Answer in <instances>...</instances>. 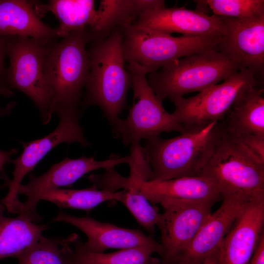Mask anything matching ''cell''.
Returning a JSON list of instances; mask_svg holds the SVG:
<instances>
[{"instance_id":"obj_21","label":"cell","mask_w":264,"mask_h":264,"mask_svg":"<svg viewBox=\"0 0 264 264\" xmlns=\"http://www.w3.org/2000/svg\"><path fill=\"white\" fill-rule=\"evenodd\" d=\"M264 85L252 87L237 99L222 120L226 134L234 138L264 136Z\"/></svg>"},{"instance_id":"obj_30","label":"cell","mask_w":264,"mask_h":264,"mask_svg":"<svg viewBox=\"0 0 264 264\" xmlns=\"http://www.w3.org/2000/svg\"><path fill=\"white\" fill-rule=\"evenodd\" d=\"M248 264H264V234Z\"/></svg>"},{"instance_id":"obj_10","label":"cell","mask_w":264,"mask_h":264,"mask_svg":"<svg viewBox=\"0 0 264 264\" xmlns=\"http://www.w3.org/2000/svg\"><path fill=\"white\" fill-rule=\"evenodd\" d=\"M55 113L60 119L56 129L43 138L28 142H22V154L9 162L14 165L13 178L5 179V185L9 191L6 196L0 200L8 211L14 210L21 202L18 198L17 188L24 177L52 149L63 143L78 142L83 146L89 145L79 123L81 116L79 108L61 109Z\"/></svg>"},{"instance_id":"obj_27","label":"cell","mask_w":264,"mask_h":264,"mask_svg":"<svg viewBox=\"0 0 264 264\" xmlns=\"http://www.w3.org/2000/svg\"><path fill=\"white\" fill-rule=\"evenodd\" d=\"M122 202L130 211L137 222L151 235L155 232L161 214L141 193V190L124 189Z\"/></svg>"},{"instance_id":"obj_3","label":"cell","mask_w":264,"mask_h":264,"mask_svg":"<svg viewBox=\"0 0 264 264\" xmlns=\"http://www.w3.org/2000/svg\"><path fill=\"white\" fill-rule=\"evenodd\" d=\"M89 42L85 29L48 44L44 70L53 96L50 119L58 110L78 108L90 69L87 49Z\"/></svg>"},{"instance_id":"obj_17","label":"cell","mask_w":264,"mask_h":264,"mask_svg":"<svg viewBox=\"0 0 264 264\" xmlns=\"http://www.w3.org/2000/svg\"><path fill=\"white\" fill-rule=\"evenodd\" d=\"M52 222H64L82 231L87 237L83 245L87 250L104 252L107 249H126L141 246H161L152 236L138 230L120 227L96 220L89 216L79 217L62 212L54 218Z\"/></svg>"},{"instance_id":"obj_33","label":"cell","mask_w":264,"mask_h":264,"mask_svg":"<svg viewBox=\"0 0 264 264\" xmlns=\"http://www.w3.org/2000/svg\"><path fill=\"white\" fill-rule=\"evenodd\" d=\"M5 207L4 206V205L1 203L0 201V213H3V212L4 211V209H5Z\"/></svg>"},{"instance_id":"obj_8","label":"cell","mask_w":264,"mask_h":264,"mask_svg":"<svg viewBox=\"0 0 264 264\" xmlns=\"http://www.w3.org/2000/svg\"><path fill=\"white\" fill-rule=\"evenodd\" d=\"M6 38V54L9 58L5 74L6 85L30 98L38 108L44 124H47L50 120L53 96L45 76L44 64L50 43L28 37Z\"/></svg>"},{"instance_id":"obj_7","label":"cell","mask_w":264,"mask_h":264,"mask_svg":"<svg viewBox=\"0 0 264 264\" xmlns=\"http://www.w3.org/2000/svg\"><path fill=\"white\" fill-rule=\"evenodd\" d=\"M126 67L131 77L133 102L127 118L120 119L112 130L114 134L127 146L159 136L164 132H185L150 87L146 77L148 71L132 62Z\"/></svg>"},{"instance_id":"obj_22","label":"cell","mask_w":264,"mask_h":264,"mask_svg":"<svg viewBox=\"0 0 264 264\" xmlns=\"http://www.w3.org/2000/svg\"><path fill=\"white\" fill-rule=\"evenodd\" d=\"M72 244L64 245L68 264H159L161 262L152 255L157 253L161 255L162 247L141 246L105 253L95 252L86 249L83 242L76 234Z\"/></svg>"},{"instance_id":"obj_9","label":"cell","mask_w":264,"mask_h":264,"mask_svg":"<svg viewBox=\"0 0 264 264\" xmlns=\"http://www.w3.org/2000/svg\"><path fill=\"white\" fill-rule=\"evenodd\" d=\"M264 85L250 70L242 69L195 96L180 97L173 102L176 120L186 130L199 129L225 118L237 99L247 89Z\"/></svg>"},{"instance_id":"obj_24","label":"cell","mask_w":264,"mask_h":264,"mask_svg":"<svg viewBox=\"0 0 264 264\" xmlns=\"http://www.w3.org/2000/svg\"><path fill=\"white\" fill-rule=\"evenodd\" d=\"M124 190L116 191L108 189L99 190L97 186L83 189L58 188L45 192L39 197V201L46 200L59 208H73L89 212L99 204L110 200L121 202Z\"/></svg>"},{"instance_id":"obj_1","label":"cell","mask_w":264,"mask_h":264,"mask_svg":"<svg viewBox=\"0 0 264 264\" xmlns=\"http://www.w3.org/2000/svg\"><path fill=\"white\" fill-rule=\"evenodd\" d=\"M123 40V27H118L105 38L90 42L88 49L90 69L83 105L100 108L112 130L126 107L128 91L132 87L125 67Z\"/></svg>"},{"instance_id":"obj_5","label":"cell","mask_w":264,"mask_h":264,"mask_svg":"<svg viewBox=\"0 0 264 264\" xmlns=\"http://www.w3.org/2000/svg\"><path fill=\"white\" fill-rule=\"evenodd\" d=\"M199 176L212 182L221 199L237 194L264 198V162L226 133Z\"/></svg>"},{"instance_id":"obj_25","label":"cell","mask_w":264,"mask_h":264,"mask_svg":"<svg viewBox=\"0 0 264 264\" xmlns=\"http://www.w3.org/2000/svg\"><path fill=\"white\" fill-rule=\"evenodd\" d=\"M76 234L66 238L43 236L26 250L17 256L19 264H68L64 250L66 243L72 244Z\"/></svg>"},{"instance_id":"obj_18","label":"cell","mask_w":264,"mask_h":264,"mask_svg":"<svg viewBox=\"0 0 264 264\" xmlns=\"http://www.w3.org/2000/svg\"><path fill=\"white\" fill-rule=\"evenodd\" d=\"M34 8L38 16L48 12L55 15L59 22L55 28L56 36L63 38L85 29L92 38L99 32L103 16L100 7L95 9L93 0H51L45 4L35 2Z\"/></svg>"},{"instance_id":"obj_2","label":"cell","mask_w":264,"mask_h":264,"mask_svg":"<svg viewBox=\"0 0 264 264\" xmlns=\"http://www.w3.org/2000/svg\"><path fill=\"white\" fill-rule=\"evenodd\" d=\"M225 134L223 121H214L173 138L146 140L144 148L153 173L152 179L199 176Z\"/></svg>"},{"instance_id":"obj_35","label":"cell","mask_w":264,"mask_h":264,"mask_svg":"<svg viewBox=\"0 0 264 264\" xmlns=\"http://www.w3.org/2000/svg\"><path fill=\"white\" fill-rule=\"evenodd\" d=\"M159 264H161V263H159Z\"/></svg>"},{"instance_id":"obj_15","label":"cell","mask_w":264,"mask_h":264,"mask_svg":"<svg viewBox=\"0 0 264 264\" xmlns=\"http://www.w3.org/2000/svg\"><path fill=\"white\" fill-rule=\"evenodd\" d=\"M222 200L220 207L210 214L176 264H201L218 250L242 211L253 200L239 194L224 197Z\"/></svg>"},{"instance_id":"obj_16","label":"cell","mask_w":264,"mask_h":264,"mask_svg":"<svg viewBox=\"0 0 264 264\" xmlns=\"http://www.w3.org/2000/svg\"><path fill=\"white\" fill-rule=\"evenodd\" d=\"M264 198L247 203L223 239L219 264H248L264 234Z\"/></svg>"},{"instance_id":"obj_23","label":"cell","mask_w":264,"mask_h":264,"mask_svg":"<svg viewBox=\"0 0 264 264\" xmlns=\"http://www.w3.org/2000/svg\"><path fill=\"white\" fill-rule=\"evenodd\" d=\"M46 224H38L19 215L7 218L0 214V260L15 257L30 248L43 236Z\"/></svg>"},{"instance_id":"obj_34","label":"cell","mask_w":264,"mask_h":264,"mask_svg":"<svg viewBox=\"0 0 264 264\" xmlns=\"http://www.w3.org/2000/svg\"><path fill=\"white\" fill-rule=\"evenodd\" d=\"M6 110H5L2 111L1 109H0V116L2 114L3 112L5 113L6 112Z\"/></svg>"},{"instance_id":"obj_4","label":"cell","mask_w":264,"mask_h":264,"mask_svg":"<svg viewBox=\"0 0 264 264\" xmlns=\"http://www.w3.org/2000/svg\"><path fill=\"white\" fill-rule=\"evenodd\" d=\"M239 70L228 55L215 47L174 61L150 73L148 81L161 100L168 98L173 102L218 84Z\"/></svg>"},{"instance_id":"obj_6","label":"cell","mask_w":264,"mask_h":264,"mask_svg":"<svg viewBox=\"0 0 264 264\" xmlns=\"http://www.w3.org/2000/svg\"><path fill=\"white\" fill-rule=\"evenodd\" d=\"M125 63H135L149 73L182 57L214 48L221 36L174 37L131 24L123 27Z\"/></svg>"},{"instance_id":"obj_11","label":"cell","mask_w":264,"mask_h":264,"mask_svg":"<svg viewBox=\"0 0 264 264\" xmlns=\"http://www.w3.org/2000/svg\"><path fill=\"white\" fill-rule=\"evenodd\" d=\"M211 200H166L157 225L161 233L162 264H176L212 213Z\"/></svg>"},{"instance_id":"obj_19","label":"cell","mask_w":264,"mask_h":264,"mask_svg":"<svg viewBox=\"0 0 264 264\" xmlns=\"http://www.w3.org/2000/svg\"><path fill=\"white\" fill-rule=\"evenodd\" d=\"M141 193L153 205L169 199L217 202L221 199L212 182L202 176L165 180H150L142 184Z\"/></svg>"},{"instance_id":"obj_13","label":"cell","mask_w":264,"mask_h":264,"mask_svg":"<svg viewBox=\"0 0 264 264\" xmlns=\"http://www.w3.org/2000/svg\"><path fill=\"white\" fill-rule=\"evenodd\" d=\"M220 17L226 31L216 48L228 55L240 70H250L264 83V15L247 20Z\"/></svg>"},{"instance_id":"obj_14","label":"cell","mask_w":264,"mask_h":264,"mask_svg":"<svg viewBox=\"0 0 264 264\" xmlns=\"http://www.w3.org/2000/svg\"><path fill=\"white\" fill-rule=\"evenodd\" d=\"M132 24L169 35L178 33L187 37H220L226 31L220 17L183 7L149 10Z\"/></svg>"},{"instance_id":"obj_31","label":"cell","mask_w":264,"mask_h":264,"mask_svg":"<svg viewBox=\"0 0 264 264\" xmlns=\"http://www.w3.org/2000/svg\"><path fill=\"white\" fill-rule=\"evenodd\" d=\"M18 149L13 148L7 151L0 150V173L6 163L9 162L12 155L17 154Z\"/></svg>"},{"instance_id":"obj_20","label":"cell","mask_w":264,"mask_h":264,"mask_svg":"<svg viewBox=\"0 0 264 264\" xmlns=\"http://www.w3.org/2000/svg\"><path fill=\"white\" fill-rule=\"evenodd\" d=\"M35 2L0 0V35L28 37L45 43L57 37L55 29L44 23L36 14Z\"/></svg>"},{"instance_id":"obj_32","label":"cell","mask_w":264,"mask_h":264,"mask_svg":"<svg viewBox=\"0 0 264 264\" xmlns=\"http://www.w3.org/2000/svg\"><path fill=\"white\" fill-rule=\"evenodd\" d=\"M219 249L207 257L201 264H219Z\"/></svg>"},{"instance_id":"obj_28","label":"cell","mask_w":264,"mask_h":264,"mask_svg":"<svg viewBox=\"0 0 264 264\" xmlns=\"http://www.w3.org/2000/svg\"><path fill=\"white\" fill-rule=\"evenodd\" d=\"M235 139L242 143L260 160L264 162V136L250 135Z\"/></svg>"},{"instance_id":"obj_29","label":"cell","mask_w":264,"mask_h":264,"mask_svg":"<svg viewBox=\"0 0 264 264\" xmlns=\"http://www.w3.org/2000/svg\"><path fill=\"white\" fill-rule=\"evenodd\" d=\"M7 38L0 35V94L6 96L12 94L8 89L5 82L6 71L4 67V59L6 54Z\"/></svg>"},{"instance_id":"obj_26","label":"cell","mask_w":264,"mask_h":264,"mask_svg":"<svg viewBox=\"0 0 264 264\" xmlns=\"http://www.w3.org/2000/svg\"><path fill=\"white\" fill-rule=\"evenodd\" d=\"M206 9L219 17L240 20L264 15V0H201Z\"/></svg>"},{"instance_id":"obj_12","label":"cell","mask_w":264,"mask_h":264,"mask_svg":"<svg viewBox=\"0 0 264 264\" xmlns=\"http://www.w3.org/2000/svg\"><path fill=\"white\" fill-rule=\"evenodd\" d=\"M129 155H113L105 160H95L93 156L72 159L66 157L61 162L53 165L44 174L36 176L33 174L29 176V180L26 185L20 184L18 194L26 197V200L22 203L19 215L24 217L34 222L40 221L37 206L40 196L47 191L68 186L86 174L93 171L104 169L110 170L117 165L128 164Z\"/></svg>"}]
</instances>
